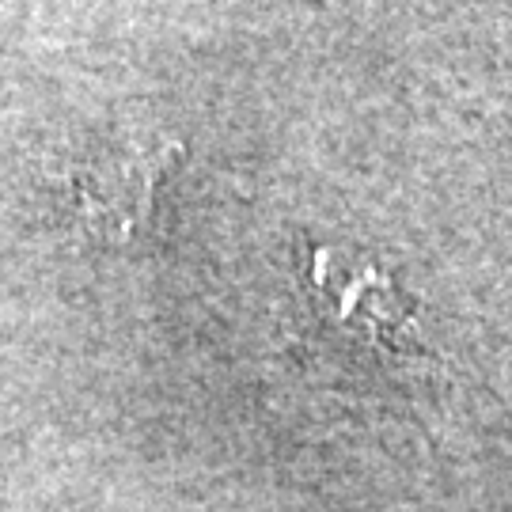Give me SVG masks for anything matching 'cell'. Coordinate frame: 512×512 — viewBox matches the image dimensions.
Here are the masks:
<instances>
[{
	"mask_svg": "<svg viewBox=\"0 0 512 512\" xmlns=\"http://www.w3.org/2000/svg\"><path fill=\"white\" fill-rule=\"evenodd\" d=\"M311 289L319 308L334 319V327L349 330L357 342L395 349L410 330V300L384 274L372 258L342 251V247H319L311 258Z\"/></svg>",
	"mask_w": 512,
	"mask_h": 512,
	"instance_id": "cell-1",
	"label": "cell"
},
{
	"mask_svg": "<svg viewBox=\"0 0 512 512\" xmlns=\"http://www.w3.org/2000/svg\"><path fill=\"white\" fill-rule=\"evenodd\" d=\"M164 164V148L145 141L99 152L76 179V205L84 220L95 228H118V232L133 228Z\"/></svg>",
	"mask_w": 512,
	"mask_h": 512,
	"instance_id": "cell-2",
	"label": "cell"
}]
</instances>
